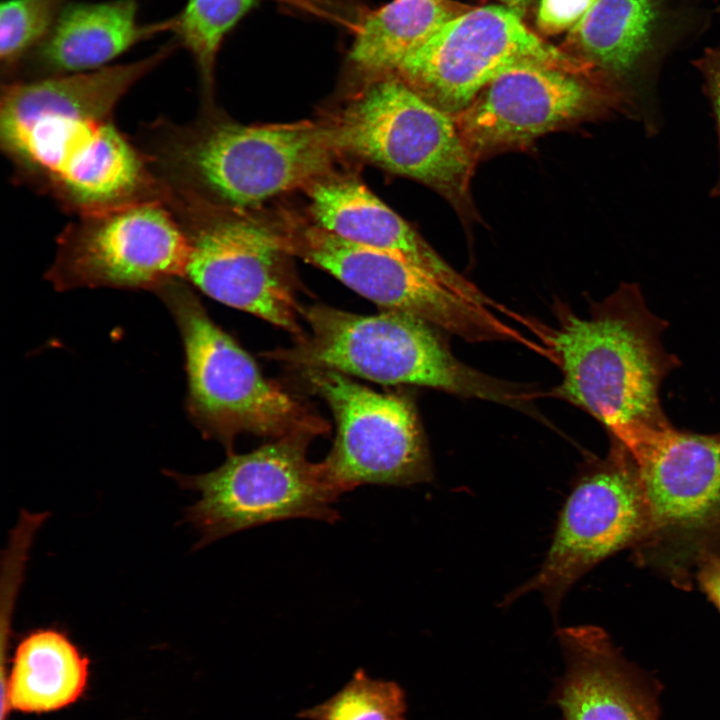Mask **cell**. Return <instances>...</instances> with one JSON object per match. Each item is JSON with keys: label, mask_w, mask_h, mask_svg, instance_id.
I'll list each match as a JSON object with an SVG mask.
<instances>
[{"label": "cell", "mask_w": 720, "mask_h": 720, "mask_svg": "<svg viewBox=\"0 0 720 720\" xmlns=\"http://www.w3.org/2000/svg\"><path fill=\"white\" fill-rule=\"evenodd\" d=\"M177 49L134 62L2 86L0 144L19 181L76 216L163 200L143 151L114 121L121 98Z\"/></svg>", "instance_id": "1"}, {"label": "cell", "mask_w": 720, "mask_h": 720, "mask_svg": "<svg viewBox=\"0 0 720 720\" xmlns=\"http://www.w3.org/2000/svg\"><path fill=\"white\" fill-rule=\"evenodd\" d=\"M544 333L563 379L555 393L596 418L628 451L670 426L660 398L664 379L679 366L666 350V322L650 311L637 284H622L589 317L558 309Z\"/></svg>", "instance_id": "2"}, {"label": "cell", "mask_w": 720, "mask_h": 720, "mask_svg": "<svg viewBox=\"0 0 720 720\" xmlns=\"http://www.w3.org/2000/svg\"><path fill=\"white\" fill-rule=\"evenodd\" d=\"M137 144L166 192L234 207L256 205L319 177L335 148L329 129L310 123L188 125L157 120Z\"/></svg>", "instance_id": "3"}, {"label": "cell", "mask_w": 720, "mask_h": 720, "mask_svg": "<svg viewBox=\"0 0 720 720\" xmlns=\"http://www.w3.org/2000/svg\"><path fill=\"white\" fill-rule=\"evenodd\" d=\"M308 331L289 348L265 356L301 371L326 369L374 382L435 388L466 398L518 407L523 387L472 368L450 350L435 327L386 310L359 315L323 304L302 309Z\"/></svg>", "instance_id": "4"}, {"label": "cell", "mask_w": 720, "mask_h": 720, "mask_svg": "<svg viewBox=\"0 0 720 720\" xmlns=\"http://www.w3.org/2000/svg\"><path fill=\"white\" fill-rule=\"evenodd\" d=\"M182 279H171L154 292L180 330L188 378L186 409L201 432L221 442L230 454L234 439L243 433L274 439L325 434L329 425L265 378Z\"/></svg>", "instance_id": "5"}, {"label": "cell", "mask_w": 720, "mask_h": 720, "mask_svg": "<svg viewBox=\"0 0 720 720\" xmlns=\"http://www.w3.org/2000/svg\"><path fill=\"white\" fill-rule=\"evenodd\" d=\"M648 507L649 524L633 560L690 590L701 562L720 554V433L672 425L654 431L631 454Z\"/></svg>", "instance_id": "6"}, {"label": "cell", "mask_w": 720, "mask_h": 720, "mask_svg": "<svg viewBox=\"0 0 720 720\" xmlns=\"http://www.w3.org/2000/svg\"><path fill=\"white\" fill-rule=\"evenodd\" d=\"M309 436L275 439L245 454L231 453L218 468L200 475L172 474L200 493L186 519L200 533L197 547L255 526L296 518L333 523L341 495L321 463L307 458Z\"/></svg>", "instance_id": "7"}, {"label": "cell", "mask_w": 720, "mask_h": 720, "mask_svg": "<svg viewBox=\"0 0 720 720\" xmlns=\"http://www.w3.org/2000/svg\"><path fill=\"white\" fill-rule=\"evenodd\" d=\"M329 130L335 148L465 200L476 158L454 114L398 76L372 82Z\"/></svg>", "instance_id": "8"}, {"label": "cell", "mask_w": 720, "mask_h": 720, "mask_svg": "<svg viewBox=\"0 0 720 720\" xmlns=\"http://www.w3.org/2000/svg\"><path fill=\"white\" fill-rule=\"evenodd\" d=\"M610 440L608 454L586 463L574 481L538 572L503 604L537 591L557 617L563 597L582 576L644 537L649 507L639 468L620 442Z\"/></svg>", "instance_id": "9"}, {"label": "cell", "mask_w": 720, "mask_h": 720, "mask_svg": "<svg viewBox=\"0 0 720 720\" xmlns=\"http://www.w3.org/2000/svg\"><path fill=\"white\" fill-rule=\"evenodd\" d=\"M189 243L163 200L76 216L57 238L46 273L57 291L76 288L156 290L185 278Z\"/></svg>", "instance_id": "10"}, {"label": "cell", "mask_w": 720, "mask_h": 720, "mask_svg": "<svg viewBox=\"0 0 720 720\" xmlns=\"http://www.w3.org/2000/svg\"><path fill=\"white\" fill-rule=\"evenodd\" d=\"M189 243L185 278L211 298L297 336L303 333L286 246L269 229L209 213L197 200L168 195Z\"/></svg>", "instance_id": "11"}, {"label": "cell", "mask_w": 720, "mask_h": 720, "mask_svg": "<svg viewBox=\"0 0 720 720\" xmlns=\"http://www.w3.org/2000/svg\"><path fill=\"white\" fill-rule=\"evenodd\" d=\"M524 64L580 75L593 70L582 59L542 40L513 10L488 5L470 8L446 22L403 60L395 76L456 114L499 75Z\"/></svg>", "instance_id": "12"}, {"label": "cell", "mask_w": 720, "mask_h": 720, "mask_svg": "<svg viewBox=\"0 0 720 720\" xmlns=\"http://www.w3.org/2000/svg\"><path fill=\"white\" fill-rule=\"evenodd\" d=\"M302 373L336 423L334 443L320 463L340 494L365 484L407 486L433 478L427 444L407 396L379 393L333 370Z\"/></svg>", "instance_id": "13"}, {"label": "cell", "mask_w": 720, "mask_h": 720, "mask_svg": "<svg viewBox=\"0 0 720 720\" xmlns=\"http://www.w3.org/2000/svg\"><path fill=\"white\" fill-rule=\"evenodd\" d=\"M302 256L386 310L419 318L469 342L494 341L502 320L396 253L342 239L321 228L306 234Z\"/></svg>", "instance_id": "14"}, {"label": "cell", "mask_w": 720, "mask_h": 720, "mask_svg": "<svg viewBox=\"0 0 720 720\" xmlns=\"http://www.w3.org/2000/svg\"><path fill=\"white\" fill-rule=\"evenodd\" d=\"M579 75L541 64L518 65L499 75L454 114L475 158L528 144L564 124L611 110L630 113L617 91L591 85Z\"/></svg>", "instance_id": "15"}, {"label": "cell", "mask_w": 720, "mask_h": 720, "mask_svg": "<svg viewBox=\"0 0 720 720\" xmlns=\"http://www.w3.org/2000/svg\"><path fill=\"white\" fill-rule=\"evenodd\" d=\"M566 671L556 693L564 720H659L657 690L594 625L560 628Z\"/></svg>", "instance_id": "16"}, {"label": "cell", "mask_w": 720, "mask_h": 720, "mask_svg": "<svg viewBox=\"0 0 720 720\" xmlns=\"http://www.w3.org/2000/svg\"><path fill=\"white\" fill-rule=\"evenodd\" d=\"M174 18L139 20V0L68 2L48 37L6 80L81 73L109 66L135 45L173 29Z\"/></svg>", "instance_id": "17"}, {"label": "cell", "mask_w": 720, "mask_h": 720, "mask_svg": "<svg viewBox=\"0 0 720 720\" xmlns=\"http://www.w3.org/2000/svg\"><path fill=\"white\" fill-rule=\"evenodd\" d=\"M311 211L319 228L350 242L401 255L465 297L497 309L498 305L451 268L362 184L352 180L316 183L311 189Z\"/></svg>", "instance_id": "18"}, {"label": "cell", "mask_w": 720, "mask_h": 720, "mask_svg": "<svg viewBox=\"0 0 720 720\" xmlns=\"http://www.w3.org/2000/svg\"><path fill=\"white\" fill-rule=\"evenodd\" d=\"M655 20V0H598L568 38L578 58L619 84L632 117L646 126L636 76L650 47Z\"/></svg>", "instance_id": "19"}, {"label": "cell", "mask_w": 720, "mask_h": 720, "mask_svg": "<svg viewBox=\"0 0 720 720\" xmlns=\"http://www.w3.org/2000/svg\"><path fill=\"white\" fill-rule=\"evenodd\" d=\"M469 9L455 0H391L371 9L354 28L350 64L378 79L395 75L409 54Z\"/></svg>", "instance_id": "20"}, {"label": "cell", "mask_w": 720, "mask_h": 720, "mask_svg": "<svg viewBox=\"0 0 720 720\" xmlns=\"http://www.w3.org/2000/svg\"><path fill=\"white\" fill-rule=\"evenodd\" d=\"M89 660L62 632L38 629L18 644L7 682L12 709L41 713L61 709L83 693Z\"/></svg>", "instance_id": "21"}, {"label": "cell", "mask_w": 720, "mask_h": 720, "mask_svg": "<svg viewBox=\"0 0 720 720\" xmlns=\"http://www.w3.org/2000/svg\"><path fill=\"white\" fill-rule=\"evenodd\" d=\"M256 2L187 0L182 10L173 16L174 39L189 52L207 94L213 88L216 61L226 36Z\"/></svg>", "instance_id": "22"}, {"label": "cell", "mask_w": 720, "mask_h": 720, "mask_svg": "<svg viewBox=\"0 0 720 720\" xmlns=\"http://www.w3.org/2000/svg\"><path fill=\"white\" fill-rule=\"evenodd\" d=\"M404 690L394 681L370 678L358 668L351 680L325 702L297 714L308 720H405Z\"/></svg>", "instance_id": "23"}, {"label": "cell", "mask_w": 720, "mask_h": 720, "mask_svg": "<svg viewBox=\"0 0 720 720\" xmlns=\"http://www.w3.org/2000/svg\"><path fill=\"white\" fill-rule=\"evenodd\" d=\"M69 0H3L0 5V62L10 79L48 37Z\"/></svg>", "instance_id": "24"}, {"label": "cell", "mask_w": 720, "mask_h": 720, "mask_svg": "<svg viewBox=\"0 0 720 720\" xmlns=\"http://www.w3.org/2000/svg\"><path fill=\"white\" fill-rule=\"evenodd\" d=\"M598 0H540L537 26L545 35H556L575 27Z\"/></svg>", "instance_id": "25"}, {"label": "cell", "mask_w": 720, "mask_h": 720, "mask_svg": "<svg viewBox=\"0 0 720 720\" xmlns=\"http://www.w3.org/2000/svg\"><path fill=\"white\" fill-rule=\"evenodd\" d=\"M695 65L703 77L704 90L713 109L720 153V48L705 51L703 56L696 60ZM712 195L720 196V169Z\"/></svg>", "instance_id": "26"}, {"label": "cell", "mask_w": 720, "mask_h": 720, "mask_svg": "<svg viewBox=\"0 0 720 720\" xmlns=\"http://www.w3.org/2000/svg\"><path fill=\"white\" fill-rule=\"evenodd\" d=\"M696 583L720 611V554L711 555L701 562Z\"/></svg>", "instance_id": "27"}, {"label": "cell", "mask_w": 720, "mask_h": 720, "mask_svg": "<svg viewBox=\"0 0 720 720\" xmlns=\"http://www.w3.org/2000/svg\"><path fill=\"white\" fill-rule=\"evenodd\" d=\"M504 4L505 7L513 10L518 15L522 16L527 8L531 5L533 0H498Z\"/></svg>", "instance_id": "28"}, {"label": "cell", "mask_w": 720, "mask_h": 720, "mask_svg": "<svg viewBox=\"0 0 720 720\" xmlns=\"http://www.w3.org/2000/svg\"><path fill=\"white\" fill-rule=\"evenodd\" d=\"M271 1H275V2H277V1H280V0H271Z\"/></svg>", "instance_id": "29"}]
</instances>
